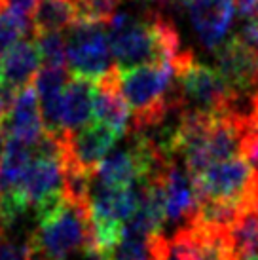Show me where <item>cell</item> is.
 <instances>
[{"instance_id": "obj_1", "label": "cell", "mask_w": 258, "mask_h": 260, "mask_svg": "<svg viewBox=\"0 0 258 260\" xmlns=\"http://www.w3.org/2000/svg\"><path fill=\"white\" fill-rule=\"evenodd\" d=\"M107 29L112 57L122 69L148 63H171L180 69L194 55L180 46V37L171 19L158 12L143 17L120 12L112 15Z\"/></svg>"}, {"instance_id": "obj_2", "label": "cell", "mask_w": 258, "mask_h": 260, "mask_svg": "<svg viewBox=\"0 0 258 260\" xmlns=\"http://www.w3.org/2000/svg\"><path fill=\"white\" fill-rule=\"evenodd\" d=\"M177 71L179 69L171 63L118 67L120 89L131 110L129 133L148 131L165 122L171 110L184 109Z\"/></svg>"}, {"instance_id": "obj_3", "label": "cell", "mask_w": 258, "mask_h": 260, "mask_svg": "<svg viewBox=\"0 0 258 260\" xmlns=\"http://www.w3.org/2000/svg\"><path fill=\"white\" fill-rule=\"evenodd\" d=\"M33 256L40 260H64L72 253H93L95 239L89 203L74 202L64 196V202L48 217L38 220L30 234Z\"/></svg>"}, {"instance_id": "obj_4", "label": "cell", "mask_w": 258, "mask_h": 260, "mask_svg": "<svg viewBox=\"0 0 258 260\" xmlns=\"http://www.w3.org/2000/svg\"><path fill=\"white\" fill-rule=\"evenodd\" d=\"M180 97L186 110H198L205 114H230L239 112L237 105L241 95L222 78L213 67L190 57L177 73Z\"/></svg>"}, {"instance_id": "obj_5", "label": "cell", "mask_w": 258, "mask_h": 260, "mask_svg": "<svg viewBox=\"0 0 258 260\" xmlns=\"http://www.w3.org/2000/svg\"><path fill=\"white\" fill-rule=\"evenodd\" d=\"M108 23L78 19L67 37L69 69L74 76L97 80L112 69V48L108 38Z\"/></svg>"}, {"instance_id": "obj_6", "label": "cell", "mask_w": 258, "mask_h": 260, "mask_svg": "<svg viewBox=\"0 0 258 260\" xmlns=\"http://www.w3.org/2000/svg\"><path fill=\"white\" fill-rule=\"evenodd\" d=\"M254 169L243 154L218 161L207 167L203 173L194 177L201 200L243 203V198L254 179Z\"/></svg>"}, {"instance_id": "obj_7", "label": "cell", "mask_w": 258, "mask_h": 260, "mask_svg": "<svg viewBox=\"0 0 258 260\" xmlns=\"http://www.w3.org/2000/svg\"><path fill=\"white\" fill-rule=\"evenodd\" d=\"M122 135L101 122L87 123L80 131L63 139L64 169L93 175L101 159L110 154V148Z\"/></svg>"}, {"instance_id": "obj_8", "label": "cell", "mask_w": 258, "mask_h": 260, "mask_svg": "<svg viewBox=\"0 0 258 260\" xmlns=\"http://www.w3.org/2000/svg\"><path fill=\"white\" fill-rule=\"evenodd\" d=\"M162 182L167 222L175 224V230L192 224L201 203L192 173L177 158H167L162 166Z\"/></svg>"}, {"instance_id": "obj_9", "label": "cell", "mask_w": 258, "mask_h": 260, "mask_svg": "<svg viewBox=\"0 0 258 260\" xmlns=\"http://www.w3.org/2000/svg\"><path fill=\"white\" fill-rule=\"evenodd\" d=\"M216 71L236 89V93L249 95L258 89V51L249 48L237 37L224 40L215 50Z\"/></svg>"}, {"instance_id": "obj_10", "label": "cell", "mask_w": 258, "mask_h": 260, "mask_svg": "<svg viewBox=\"0 0 258 260\" xmlns=\"http://www.w3.org/2000/svg\"><path fill=\"white\" fill-rule=\"evenodd\" d=\"M186 12L201 46L215 51L232 27L236 0H194Z\"/></svg>"}, {"instance_id": "obj_11", "label": "cell", "mask_w": 258, "mask_h": 260, "mask_svg": "<svg viewBox=\"0 0 258 260\" xmlns=\"http://www.w3.org/2000/svg\"><path fill=\"white\" fill-rule=\"evenodd\" d=\"M67 69L59 67H44L35 76V89L40 103L44 129L55 139H64L63 131V93L69 84Z\"/></svg>"}, {"instance_id": "obj_12", "label": "cell", "mask_w": 258, "mask_h": 260, "mask_svg": "<svg viewBox=\"0 0 258 260\" xmlns=\"http://www.w3.org/2000/svg\"><path fill=\"white\" fill-rule=\"evenodd\" d=\"M0 122L4 123L10 137L21 141L27 146L35 148L42 141L46 129H44L42 112L38 107V95H36L35 86L29 84L15 93L12 107L0 118Z\"/></svg>"}, {"instance_id": "obj_13", "label": "cell", "mask_w": 258, "mask_h": 260, "mask_svg": "<svg viewBox=\"0 0 258 260\" xmlns=\"http://www.w3.org/2000/svg\"><path fill=\"white\" fill-rule=\"evenodd\" d=\"M93 118L95 122L107 123L120 135H125L131 123V110L120 89L118 67L93 80Z\"/></svg>"}, {"instance_id": "obj_14", "label": "cell", "mask_w": 258, "mask_h": 260, "mask_svg": "<svg viewBox=\"0 0 258 260\" xmlns=\"http://www.w3.org/2000/svg\"><path fill=\"white\" fill-rule=\"evenodd\" d=\"M40 50L36 40L23 38L0 59V82L8 91L17 93L19 89L27 87L30 80L38 74L40 67Z\"/></svg>"}, {"instance_id": "obj_15", "label": "cell", "mask_w": 258, "mask_h": 260, "mask_svg": "<svg viewBox=\"0 0 258 260\" xmlns=\"http://www.w3.org/2000/svg\"><path fill=\"white\" fill-rule=\"evenodd\" d=\"M207 238L196 226L188 224L173 232V236L159 234L154 238L152 260H203Z\"/></svg>"}, {"instance_id": "obj_16", "label": "cell", "mask_w": 258, "mask_h": 260, "mask_svg": "<svg viewBox=\"0 0 258 260\" xmlns=\"http://www.w3.org/2000/svg\"><path fill=\"white\" fill-rule=\"evenodd\" d=\"M93 116V80L72 74L63 93V131L72 135Z\"/></svg>"}, {"instance_id": "obj_17", "label": "cell", "mask_w": 258, "mask_h": 260, "mask_svg": "<svg viewBox=\"0 0 258 260\" xmlns=\"http://www.w3.org/2000/svg\"><path fill=\"white\" fill-rule=\"evenodd\" d=\"M224 245L232 260L258 254V213L241 207L237 218L224 232Z\"/></svg>"}, {"instance_id": "obj_18", "label": "cell", "mask_w": 258, "mask_h": 260, "mask_svg": "<svg viewBox=\"0 0 258 260\" xmlns=\"http://www.w3.org/2000/svg\"><path fill=\"white\" fill-rule=\"evenodd\" d=\"M80 19L78 0H38V6L33 15V32L48 35L61 32L72 27Z\"/></svg>"}, {"instance_id": "obj_19", "label": "cell", "mask_w": 258, "mask_h": 260, "mask_svg": "<svg viewBox=\"0 0 258 260\" xmlns=\"http://www.w3.org/2000/svg\"><path fill=\"white\" fill-rule=\"evenodd\" d=\"M27 32H33V21H27L10 10L0 12V59L14 48Z\"/></svg>"}, {"instance_id": "obj_20", "label": "cell", "mask_w": 258, "mask_h": 260, "mask_svg": "<svg viewBox=\"0 0 258 260\" xmlns=\"http://www.w3.org/2000/svg\"><path fill=\"white\" fill-rule=\"evenodd\" d=\"M36 44L40 50V57L44 61V67H59L67 69L69 57H67V38L61 32H48L38 35Z\"/></svg>"}, {"instance_id": "obj_21", "label": "cell", "mask_w": 258, "mask_h": 260, "mask_svg": "<svg viewBox=\"0 0 258 260\" xmlns=\"http://www.w3.org/2000/svg\"><path fill=\"white\" fill-rule=\"evenodd\" d=\"M30 239L12 238L6 228H0V260H33Z\"/></svg>"}, {"instance_id": "obj_22", "label": "cell", "mask_w": 258, "mask_h": 260, "mask_svg": "<svg viewBox=\"0 0 258 260\" xmlns=\"http://www.w3.org/2000/svg\"><path fill=\"white\" fill-rule=\"evenodd\" d=\"M120 0H78L80 19L108 23L116 14L114 10Z\"/></svg>"}, {"instance_id": "obj_23", "label": "cell", "mask_w": 258, "mask_h": 260, "mask_svg": "<svg viewBox=\"0 0 258 260\" xmlns=\"http://www.w3.org/2000/svg\"><path fill=\"white\" fill-rule=\"evenodd\" d=\"M237 37L241 38L249 48L258 51V19H249L245 21V25L239 29Z\"/></svg>"}, {"instance_id": "obj_24", "label": "cell", "mask_w": 258, "mask_h": 260, "mask_svg": "<svg viewBox=\"0 0 258 260\" xmlns=\"http://www.w3.org/2000/svg\"><path fill=\"white\" fill-rule=\"evenodd\" d=\"M236 10L245 21L258 19V0H236Z\"/></svg>"}, {"instance_id": "obj_25", "label": "cell", "mask_w": 258, "mask_h": 260, "mask_svg": "<svg viewBox=\"0 0 258 260\" xmlns=\"http://www.w3.org/2000/svg\"><path fill=\"white\" fill-rule=\"evenodd\" d=\"M14 99H15V93L8 91L6 87L2 86V82H0V118H2V116L8 112V109L12 107Z\"/></svg>"}, {"instance_id": "obj_26", "label": "cell", "mask_w": 258, "mask_h": 260, "mask_svg": "<svg viewBox=\"0 0 258 260\" xmlns=\"http://www.w3.org/2000/svg\"><path fill=\"white\" fill-rule=\"evenodd\" d=\"M252 99H256V101H258V89L254 91V93H252Z\"/></svg>"}, {"instance_id": "obj_27", "label": "cell", "mask_w": 258, "mask_h": 260, "mask_svg": "<svg viewBox=\"0 0 258 260\" xmlns=\"http://www.w3.org/2000/svg\"><path fill=\"white\" fill-rule=\"evenodd\" d=\"M152 2H158V4H165V0H152Z\"/></svg>"}, {"instance_id": "obj_28", "label": "cell", "mask_w": 258, "mask_h": 260, "mask_svg": "<svg viewBox=\"0 0 258 260\" xmlns=\"http://www.w3.org/2000/svg\"><path fill=\"white\" fill-rule=\"evenodd\" d=\"M0 228H4V226H2V224H0Z\"/></svg>"}]
</instances>
